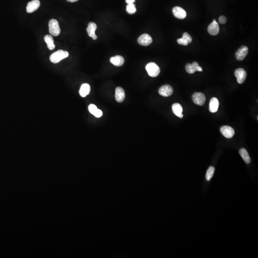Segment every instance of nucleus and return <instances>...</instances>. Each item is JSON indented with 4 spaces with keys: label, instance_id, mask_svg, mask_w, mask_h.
I'll return each mask as SVG.
<instances>
[{
    "label": "nucleus",
    "instance_id": "obj_19",
    "mask_svg": "<svg viewBox=\"0 0 258 258\" xmlns=\"http://www.w3.org/2000/svg\"><path fill=\"white\" fill-rule=\"evenodd\" d=\"M44 40L46 43H47V46L48 47V49L51 50H52L53 49H54L55 48V45L54 44V41L53 39V38L50 35H46V36H44Z\"/></svg>",
    "mask_w": 258,
    "mask_h": 258
},
{
    "label": "nucleus",
    "instance_id": "obj_23",
    "mask_svg": "<svg viewBox=\"0 0 258 258\" xmlns=\"http://www.w3.org/2000/svg\"><path fill=\"white\" fill-rule=\"evenodd\" d=\"M186 72L189 74H193L196 72L192 64H190V63L187 64L186 65Z\"/></svg>",
    "mask_w": 258,
    "mask_h": 258
},
{
    "label": "nucleus",
    "instance_id": "obj_9",
    "mask_svg": "<svg viewBox=\"0 0 258 258\" xmlns=\"http://www.w3.org/2000/svg\"><path fill=\"white\" fill-rule=\"evenodd\" d=\"M40 5L39 0H33L28 3L27 6V12L28 13H32L37 10Z\"/></svg>",
    "mask_w": 258,
    "mask_h": 258
},
{
    "label": "nucleus",
    "instance_id": "obj_11",
    "mask_svg": "<svg viewBox=\"0 0 258 258\" xmlns=\"http://www.w3.org/2000/svg\"><path fill=\"white\" fill-rule=\"evenodd\" d=\"M220 132L224 136L227 138H231L235 134V131L229 126H223L220 128Z\"/></svg>",
    "mask_w": 258,
    "mask_h": 258
},
{
    "label": "nucleus",
    "instance_id": "obj_15",
    "mask_svg": "<svg viewBox=\"0 0 258 258\" xmlns=\"http://www.w3.org/2000/svg\"><path fill=\"white\" fill-rule=\"evenodd\" d=\"M219 102L216 98H212L209 103V111L212 113L217 112L219 109Z\"/></svg>",
    "mask_w": 258,
    "mask_h": 258
},
{
    "label": "nucleus",
    "instance_id": "obj_5",
    "mask_svg": "<svg viewBox=\"0 0 258 258\" xmlns=\"http://www.w3.org/2000/svg\"><path fill=\"white\" fill-rule=\"evenodd\" d=\"M235 75L237 78V81L239 84H242L246 80L247 73L245 70L241 68L237 69L235 71Z\"/></svg>",
    "mask_w": 258,
    "mask_h": 258
},
{
    "label": "nucleus",
    "instance_id": "obj_26",
    "mask_svg": "<svg viewBox=\"0 0 258 258\" xmlns=\"http://www.w3.org/2000/svg\"><path fill=\"white\" fill-rule=\"evenodd\" d=\"M182 38L186 39L188 41V42H189V44L191 43V42H192V37L187 33H184L183 35Z\"/></svg>",
    "mask_w": 258,
    "mask_h": 258
},
{
    "label": "nucleus",
    "instance_id": "obj_17",
    "mask_svg": "<svg viewBox=\"0 0 258 258\" xmlns=\"http://www.w3.org/2000/svg\"><path fill=\"white\" fill-rule=\"evenodd\" d=\"M110 62L115 66L120 67L123 65L124 59L120 55H116L111 58Z\"/></svg>",
    "mask_w": 258,
    "mask_h": 258
},
{
    "label": "nucleus",
    "instance_id": "obj_16",
    "mask_svg": "<svg viewBox=\"0 0 258 258\" xmlns=\"http://www.w3.org/2000/svg\"><path fill=\"white\" fill-rule=\"evenodd\" d=\"M172 110L173 113L179 118H182L183 115L182 114L183 108L181 105L179 103H174L172 105Z\"/></svg>",
    "mask_w": 258,
    "mask_h": 258
},
{
    "label": "nucleus",
    "instance_id": "obj_4",
    "mask_svg": "<svg viewBox=\"0 0 258 258\" xmlns=\"http://www.w3.org/2000/svg\"><path fill=\"white\" fill-rule=\"evenodd\" d=\"M192 99L193 102L199 106H203L206 101L205 96L200 92L194 93L192 96Z\"/></svg>",
    "mask_w": 258,
    "mask_h": 258
},
{
    "label": "nucleus",
    "instance_id": "obj_25",
    "mask_svg": "<svg viewBox=\"0 0 258 258\" xmlns=\"http://www.w3.org/2000/svg\"><path fill=\"white\" fill-rule=\"evenodd\" d=\"M192 66L193 67L194 69L196 71H203V69H202L201 67L199 66L198 63L197 62H194L192 64Z\"/></svg>",
    "mask_w": 258,
    "mask_h": 258
},
{
    "label": "nucleus",
    "instance_id": "obj_22",
    "mask_svg": "<svg viewBox=\"0 0 258 258\" xmlns=\"http://www.w3.org/2000/svg\"><path fill=\"white\" fill-rule=\"evenodd\" d=\"M126 11L129 14H133L136 12V8L135 4H128L126 6Z\"/></svg>",
    "mask_w": 258,
    "mask_h": 258
},
{
    "label": "nucleus",
    "instance_id": "obj_20",
    "mask_svg": "<svg viewBox=\"0 0 258 258\" xmlns=\"http://www.w3.org/2000/svg\"><path fill=\"white\" fill-rule=\"evenodd\" d=\"M240 155L242 157L244 161L247 164H248L251 163V158L248 155L247 151L243 148H242L239 151Z\"/></svg>",
    "mask_w": 258,
    "mask_h": 258
},
{
    "label": "nucleus",
    "instance_id": "obj_24",
    "mask_svg": "<svg viewBox=\"0 0 258 258\" xmlns=\"http://www.w3.org/2000/svg\"><path fill=\"white\" fill-rule=\"evenodd\" d=\"M97 107H96V105L94 104H90L89 106V111L90 112L91 114L94 115V114L95 113V112L97 110Z\"/></svg>",
    "mask_w": 258,
    "mask_h": 258
},
{
    "label": "nucleus",
    "instance_id": "obj_7",
    "mask_svg": "<svg viewBox=\"0 0 258 258\" xmlns=\"http://www.w3.org/2000/svg\"><path fill=\"white\" fill-rule=\"evenodd\" d=\"M248 52V48L246 46H243L240 47L236 53V57L237 60L239 61L243 60L246 58V55H247Z\"/></svg>",
    "mask_w": 258,
    "mask_h": 258
},
{
    "label": "nucleus",
    "instance_id": "obj_31",
    "mask_svg": "<svg viewBox=\"0 0 258 258\" xmlns=\"http://www.w3.org/2000/svg\"><path fill=\"white\" fill-rule=\"evenodd\" d=\"M67 1H69V2H70V3H74V2L78 1V0H67Z\"/></svg>",
    "mask_w": 258,
    "mask_h": 258
},
{
    "label": "nucleus",
    "instance_id": "obj_12",
    "mask_svg": "<svg viewBox=\"0 0 258 258\" xmlns=\"http://www.w3.org/2000/svg\"><path fill=\"white\" fill-rule=\"evenodd\" d=\"M97 25L95 23L93 22H90L88 24V27L86 28V31L88 32V35L89 36L92 37L93 39L96 40L98 37L95 34V31L97 29Z\"/></svg>",
    "mask_w": 258,
    "mask_h": 258
},
{
    "label": "nucleus",
    "instance_id": "obj_6",
    "mask_svg": "<svg viewBox=\"0 0 258 258\" xmlns=\"http://www.w3.org/2000/svg\"><path fill=\"white\" fill-rule=\"evenodd\" d=\"M152 39L150 35L144 34L141 35L138 39V42L140 44L143 46H147L152 43Z\"/></svg>",
    "mask_w": 258,
    "mask_h": 258
},
{
    "label": "nucleus",
    "instance_id": "obj_14",
    "mask_svg": "<svg viewBox=\"0 0 258 258\" xmlns=\"http://www.w3.org/2000/svg\"><path fill=\"white\" fill-rule=\"evenodd\" d=\"M125 98V93L123 89L121 87H117L115 90V98L117 101L122 102Z\"/></svg>",
    "mask_w": 258,
    "mask_h": 258
},
{
    "label": "nucleus",
    "instance_id": "obj_21",
    "mask_svg": "<svg viewBox=\"0 0 258 258\" xmlns=\"http://www.w3.org/2000/svg\"><path fill=\"white\" fill-rule=\"evenodd\" d=\"M215 170V168L213 166H210L208 168V170L206 171V178L207 181H209L211 180L213 176L214 175Z\"/></svg>",
    "mask_w": 258,
    "mask_h": 258
},
{
    "label": "nucleus",
    "instance_id": "obj_13",
    "mask_svg": "<svg viewBox=\"0 0 258 258\" xmlns=\"http://www.w3.org/2000/svg\"><path fill=\"white\" fill-rule=\"evenodd\" d=\"M208 32L212 35H216L219 34L220 31V28L218 23L215 20H213V22L211 23L208 27Z\"/></svg>",
    "mask_w": 258,
    "mask_h": 258
},
{
    "label": "nucleus",
    "instance_id": "obj_10",
    "mask_svg": "<svg viewBox=\"0 0 258 258\" xmlns=\"http://www.w3.org/2000/svg\"><path fill=\"white\" fill-rule=\"evenodd\" d=\"M173 13L176 18L179 19H184L186 17V12L183 9L178 6H176L173 8Z\"/></svg>",
    "mask_w": 258,
    "mask_h": 258
},
{
    "label": "nucleus",
    "instance_id": "obj_30",
    "mask_svg": "<svg viewBox=\"0 0 258 258\" xmlns=\"http://www.w3.org/2000/svg\"><path fill=\"white\" fill-rule=\"evenodd\" d=\"M125 1H126V3L128 4H133V3L135 1V0H125Z\"/></svg>",
    "mask_w": 258,
    "mask_h": 258
},
{
    "label": "nucleus",
    "instance_id": "obj_8",
    "mask_svg": "<svg viewBox=\"0 0 258 258\" xmlns=\"http://www.w3.org/2000/svg\"><path fill=\"white\" fill-rule=\"evenodd\" d=\"M159 93L163 97H168L172 95L173 89L172 86L169 85L163 86L159 89Z\"/></svg>",
    "mask_w": 258,
    "mask_h": 258
},
{
    "label": "nucleus",
    "instance_id": "obj_18",
    "mask_svg": "<svg viewBox=\"0 0 258 258\" xmlns=\"http://www.w3.org/2000/svg\"><path fill=\"white\" fill-rule=\"evenodd\" d=\"M90 91V86L89 84L84 83L81 86L79 90V94L82 97H85L89 95Z\"/></svg>",
    "mask_w": 258,
    "mask_h": 258
},
{
    "label": "nucleus",
    "instance_id": "obj_3",
    "mask_svg": "<svg viewBox=\"0 0 258 258\" xmlns=\"http://www.w3.org/2000/svg\"><path fill=\"white\" fill-rule=\"evenodd\" d=\"M146 70L149 76L152 77H157L160 72V68L154 62L148 63L146 66Z\"/></svg>",
    "mask_w": 258,
    "mask_h": 258
},
{
    "label": "nucleus",
    "instance_id": "obj_27",
    "mask_svg": "<svg viewBox=\"0 0 258 258\" xmlns=\"http://www.w3.org/2000/svg\"><path fill=\"white\" fill-rule=\"evenodd\" d=\"M177 42L179 44H181V45H183V46H187L189 44L188 41L186 39L183 38L178 39L177 40Z\"/></svg>",
    "mask_w": 258,
    "mask_h": 258
},
{
    "label": "nucleus",
    "instance_id": "obj_29",
    "mask_svg": "<svg viewBox=\"0 0 258 258\" xmlns=\"http://www.w3.org/2000/svg\"><path fill=\"white\" fill-rule=\"evenodd\" d=\"M102 111H101V109H97V110L95 112V113L93 115L95 116L97 118H100L102 116Z\"/></svg>",
    "mask_w": 258,
    "mask_h": 258
},
{
    "label": "nucleus",
    "instance_id": "obj_2",
    "mask_svg": "<svg viewBox=\"0 0 258 258\" xmlns=\"http://www.w3.org/2000/svg\"><path fill=\"white\" fill-rule=\"evenodd\" d=\"M49 31L53 36H57L60 34V28L58 21L51 19L49 22Z\"/></svg>",
    "mask_w": 258,
    "mask_h": 258
},
{
    "label": "nucleus",
    "instance_id": "obj_1",
    "mask_svg": "<svg viewBox=\"0 0 258 258\" xmlns=\"http://www.w3.org/2000/svg\"><path fill=\"white\" fill-rule=\"evenodd\" d=\"M69 53L66 51L59 50L53 53L50 57V60L53 63H58L61 60L69 57Z\"/></svg>",
    "mask_w": 258,
    "mask_h": 258
},
{
    "label": "nucleus",
    "instance_id": "obj_28",
    "mask_svg": "<svg viewBox=\"0 0 258 258\" xmlns=\"http://www.w3.org/2000/svg\"><path fill=\"white\" fill-rule=\"evenodd\" d=\"M219 22L221 24H225L227 22V18L225 16H222L219 18Z\"/></svg>",
    "mask_w": 258,
    "mask_h": 258
}]
</instances>
